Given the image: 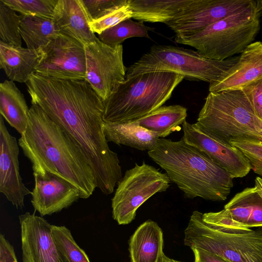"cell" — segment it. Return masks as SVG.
I'll return each mask as SVG.
<instances>
[{"mask_svg":"<svg viewBox=\"0 0 262 262\" xmlns=\"http://www.w3.org/2000/svg\"><path fill=\"white\" fill-rule=\"evenodd\" d=\"M58 0H0L23 15L53 19Z\"/></svg>","mask_w":262,"mask_h":262,"instance_id":"f546056e","label":"cell"},{"mask_svg":"<svg viewBox=\"0 0 262 262\" xmlns=\"http://www.w3.org/2000/svg\"><path fill=\"white\" fill-rule=\"evenodd\" d=\"M262 77V41H254L239 55L237 62L220 79L209 83V91L241 90Z\"/></svg>","mask_w":262,"mask_h":262,"instance_id":"e0dca14e","label":"cell"},{"mask_svg":"<svg viewBox=\"0 0 262 262\" xmlns=\"http://www.w3.org/2000/svg\"><path fill=\"white\" fill-rule=\"evenodd\" d=\"M195 210L184 230V244L215 254L228 262H262V228L228 232L213 228Z\"/></svg>","mask_w":262,"mask_h":262,"instance_id":"ba28073f","label":"cell"},{"mask_svg":"<svg viewBox=\"0 0 262 262\" xmlns=\"http://www.w3.org/2000/svg\"><path fill=\"white\" fill-rule=\"evenodd\" d=\"M238 56L224 60L202 56L196 51L171 45H154L129 67L125 79L147 73L167 72L189 80L209 83L222 77L237 61Z\"/></svg>","mask_w":262,"mask_h":262,"instance_id":"52a82bcc","label":"cell"},{"mask_svg":"<svg viewBox=\"0 0 262 262\" xmlns=\"http://www.w3.org/2000/svg\"><path fill=\"white\" fill-rule=\"evenodd\" d=\"M29 111L25 97L14 81L5 80L1 82V115L20 135L28 127Z\"/></svg>","mask_w":262,"mask_h":262,"instance_id":"603a6c76","label":"cell"},{"mask_svg":"<svg viewBox=\"0 0 262 262\" xmlns=\"http://www.w3.org/2000/svg\"><path fill=\"white\" fill-rule=\"evenodd\" d=\"M154 28L145 26L143 21H134L130 18L102 31L98 34V38L104 44L115 47L121 45L122 42L129 38H150L148 31H154Z\"/></svg>","mask_w":262,"mask_h":262,"instance_id":"4316f807","label":"cell"},{"mask_svg":"<svg viewBox=\"0 0 262 262\" xmlns=\"http://www.w3.org/2000/svg\"><path fill=\"white\" fill-rule=\"evenodd\" d=\"M18 218L23 262H67L53 237V225L28 212Z\"/></svg>","mask_w":262,"mask_h":262,"instance_id":"5bb4252c","label":"cell"},{"mask_svg":"<svg viewBox=\"0 0 262 262\" xmlns=\"http://www.w3.org/2000/svg\"><path fill=\"white\" fill-rule=\"evenodd\" d=\"M103 130L107 142L140 150L150 151L156 146L158 136L141 127L136 120L124 122H104Z\"/></svg>","mask_w":262,"mask_h":262,"instance_id":"7402d4cb","label":"cell"},{"mask_svg":"<svg viewBox=\"0 0 262 262\" xmlns=\"http://www.w3.org/2000/svg\"><path fill=\"white\" fill-rule=\"evenodd\" d=\"M0 262H18L13 247L2 233L0 234Z\"/></svg>","mask_w":262,"mask_h":262,"instance_id":"e575fe53","label":"cell"},{"mask_svg":"<svg viewBox=\"0 0 262 262\" xmlns=\"http://www.w3.org/2000/svg\"><path fill=\"white\" fill-rule=\"evenodd\" d=\"M262 13L256 8V1L244 10L220 19L197 33L174 39L176 42L196 49L202 56L224 60L241 54L254 42L260 28Z\"/></svg>","mask_w":262,"mask_h":262,"instance_id":"8992f818","label":"cell"},{"mask_svg":"<svg viewBox=\"0 0 262 262\" xmlns=\"http://www.w3.org/2000/svg\"><path fill=\"white\" fill-rule=\"evenodd\" d=\"M52 233L67 262H90L87 254L76 244L70 230L66 227L53 225Z\"/></svg>","mask_w":262,"mask_h":262,"instance_id":"f1b7e54d","label":"cell"},{"mask_svg":"<svg viewBox=\"0 0 262 262\" xmlns=\"http://www.w3.org/2000/svg\"><path fill=\"white\" fill-rule=\"evenodd\" d=\"M40 107L81 149L97 188L105 195L112 193L122 172L118 155L104 135V100L91 87L68 82L51 90Z\"/></svg>","mask_w":262,"mask_h":262,"instance_id":"6da1fadb","label":"cell"},{"mask_svg":"<svg viewBox=\"0 0 262 262\" xmlns=\"http://www.w3.org/2000/svg\"><path fill=\"white\" fill-rule=\"evenodd\" d=\"M40 59V51L0 41V67L11 81L26 83Z\"/></svg>","mask_w":262,"mask_h":262,"instance_id":"ffe728a7","label":"cell"},{"mask_svg":"<svg viewBox=\"0 0 262 262\" xmlns=\"http://www.w3.org/2000/svg\"><path fill=\"white\" fill-rule=\"evenodd\" d=\"M132 18L133 12L127 0L126 3L116 7L101 18L92 20L89 25L94 33L99 34L105 30Z\"/></svg>","mask_w":262,"mask_h":262,"instance_id":"1f68e13d","label":"cell"},{"mask_svg":"<svg viewBox=\"0 0 262 262\" xmlns=\"http://www.w3.org/2000/svg\"><path fill=\"white\" fill-rule=\"evenodd\" d=\"M193 253L194 262H228L222 257L206 250L197 248H190Z\"/></svg>","mask_w":262,"mask_h":262,"instance_id":"d590c367","label":"cell"},{"mask_svg":"<svg viewBox=\"0 0 262 262\" xmlns=\"http://www.w3.org/2000/svg\"><path fill=\"white\" fill-rule=\"evenodd\" d=\"M158 262H183L180 261H178L171 258H170L166 256L164 253H163L161 256L160 257Z\"/></svg>","mask_w":262,"mask_h":262,"instance_id":"74e56055","label":"cell"},{"mask_svg":"<svg viewBox=\"0 0 262 262\" xmlns=\"http://www.w3.org/2000/svg\"><path fill=\"white\" fill-rule=\"evenodd\" d=\"M191 0H128L133 18L138 21L162 23L173 19Z\"/></svg>","mask_w":262,"mask_h":262,"instance_id":"cb8c5ba5","label":"cell"},{"mask_svg":"<svg viewBox=\"0 0 262 262\" xmlns=\"http://www.w3.org/2000/svg\"><path fill=\"white\" fill-rule=\"evenodd\" d=\"M33 174L31 202L41 216L60 212L80 199L78 189L64 179L49 172Z\"/></svg>","mask_w":262,"mask_h":262,"instance_id":"2e32d148","label":"cell"},{"mask_svg":"<svg viewBox=\"0 0 262 262\" xmlns=\"http://www.w3.org/2000/svg\"><path fill=\"white\" fill-rule=\"evenodd\" d=\"M148 155L185 198L223 201L233 186V179L226 170L182 138L179 141L159 138Z\"/></svg>","mask_w":262,"mask_h":262,"instance_id":"3957f363","label":"cell"},{"mask_svg":"<svg viewBox=\"0 0 262 262\" xmlns=\"http://www.w3.org/2000/svg\"><path fill=\"white\" fill-rule=\"evenodd\" d=\"M253 0H191L166 25L176 34L174 39L192 36L214 23L237 13Z\"/></svg>","mask_w":262,"mask_h":262,"instance_id":"7c38bea8","label":"cell"},{"mask_svg":"<svg viewBox=\"0 0 262 262\" xmlns=\"http://www.w3.org/2000/svg\"><path fill=\"white\" fill-rule=\"evenodd\" d=\"M20 32L27 48L40 51L59 34L52 19L21 15Z\"/></svg>","mask_w":262,"mask_h":262,"instance_id":"484cf974","label":"cell"},{"mask_svg":"<svg viewBox=\"0 0 262 262\" xmlns=\"http://www.w3.org/2000/svg\"><path fill=\"white\" fill-rule=\"evenodd\" d=\"M222 211L242 227H262V198L255 186L236 193Z\"/></svg>","mask_w":262,"mask_h":262,"instance_id":"44dd1931","label":"cell"},{"mask_svg":"<svg viewBox=\"0 0 262 262\" xmlns=\"http://www.w3.org/2000/svg\"><path fill=\"white\" fill-rule=\"evenodd\" d=\"M195 123L228 142L236 138L262 142V121L242 90L209 92Z\"/></svg>","mask_w":262,"mask_h":262,"instance_id":"5b68a950","label":"cell"},{"mask_svg":"<svg viewBox=\"0 0 262 262\" xmlns=\"http://www.w3.org/2000/svg\"><path fill=\"white\" fill-rule=\"evenodd\" d=\"M166 173L143 162L127 169L117 183L112 199V217L119 225H127L135 219L138 209L157 193L170 186Z\"/></svg>","mask_w":262,"mask_h":262,"instance_id":"9c48e42d","label":"cell"},{"mask_svg":"<svg viewBox=\"0 0 262 262\" xmlns=\"http://www.w3.org/2000/svg\"><path fill=\"white\" fill-rule=\"evenodd\" d=\"M33 174L49 172L72 184L80 199L97 188L94 172L80 147L38 105L31 104L28 125L18 140Z\"/></svg>","mask_w":262,"mask_h":262,"instance_id":"7a4b0ae2","label":"cell"},{"mask_svg":"<svg viewBox=\"0 0 262 262\" xmlns=\"http://www.w3.org/2000/svg\"><path fill=\"white\" fill-rule=\"evenodd\" d=\"M256 8L258 12L262 13V0L256 1Z\"/></svg>","mask_w":262,"mask_h":262,"instance_id":"f35d334b","label":"cell"},{"mask_svg":"<svg viewBox=\"0 0 262 262\" xmlns=\"http://www.w3.org/2000/svg\"><path fill=\"white\" fill-rule=\"evenodd\" d=\"M255 186L257 188V191L262 198V178L257 177L255 179Z\"/></svg>","mask_w":262,"mask_h":262,"instance_id":"8d00e7d4","label":"cell"},{"mask_svg":"<svg viewBox=\"0 0 262 262\" xmlns=\"http://www.w3.org/2000/svg\"><path fill=\"white\" fill-rule=\"evenodd\" d=\"M52 19L59 34L72 38L84 46L98 38L90 28L91 20L82 0H58Z\"/></svg>","mask_w":262,"mask_h":262,"instance_id":"ac0fdd59","label":"cell"},{"mask_svg":"<svg viewBox=\"0 0 262 262\" xmlns=\"http://www.w3.org/2000/svg\"><path fill=\"white\" fill-rule=\"evenodd\" d=\"M85 80L104 101L116 86L125 79L127 68L123 63L122 45L111 47L98 38L85 46Z\"/></svg>","mask_w":262,"mask_h":262,"instance_id":"8fae6325","label":"cell"},{"mask_svg":"<svg viewBox=\"0 0 262 262\" xmlns=\"http://www.w3.org/2000/svg\"><path fill=\"white\" fill-rule=\"evenodd\" d=\"M241 90L248 100L255 115L262 121V77Z\"/></svg>","mask_w":262,"mask_h":262,"instance_id":"836d02e7","label":"cell"},{"mask_svg":"<svg viewBox=\"0 0 262 262\" xmlns=\"http://www.w3.org/2000/svg\"><path fill=\"white\" fill-rule=\"evenodd\" d=\"M40 52L36 73L54 79L85 80V46L80 42L59 34Z\"/></svg>","mask_w":262,"mask_h":262,"instance_id":"30bf717a","label":"cell"},{"mask_svg":"<svg viewBox=\"0 0 262 262\" xmlns=\"http://www.w3.org/2000/svg\"><path fill=\"white\" fill-rule=\"evenodd\" d=\"M15 12L0 1V41L11 46H21V15Z\"/></svg>","mask_w":262,"mask_h":262,"instance_id":"83f0119b","label":"cell"},{"mask_svg":"<svg viewBox=\"0 0 262 262\" xmlns=\"http://www.w3.org/2000/svg\"><path fill=\"white\" fill-rule=\"evenodd\" d=\"M19 144L0 116V192L17 208L24 207L25 196L32 192L23 183L19 168Z\"/></svg>","mask_w":262,"mask_h":262,"instance_id":"9a60e30c","label":"cell"},{"mask_svg":"<svg viewBox=\"0 0 262 262\" xmlns=\"http://www.w3.org/2000/svg\"><path fill=\"white\" fill-rule=\"evenodd\" d=\"M184 77L167 72L142 74L119 83L104 101L106 122L139 119L163 106Z\"/></svg>","mask_w":262,"mask_h":262,"instance_id":"277c9868","label":"cell"},{"mask_svg":"<svg viewBox=\"0 0 262 262\" xmlns=\"http://www.w3.org/2000/svg\"><path fill=\"white\" fill-rule=\"evenodd\" d=\"M127 1L82 0L91 21L101 18Z\"/></svg>","mask_w":262,"mask_h":262,"instance_id":"d6a6232c","label":"cell"},{"mask_svg":"<svg viewBox=\"0 0 262 262\" xmlns=\"http://www.w3.org/2000/svg\"><path fill=\"white\" fill-rule=\"evenodd\" d=\"M187 110L178 104L162 106L136 120L142 127L165 138L172 133L180 130L186 121Z\"/></svg>","mask_w":262,"mask_h":262,"instance_id":"d4e9b609","label":"cell"},{"mask_svg":"<svg viewBox=\"0 0 262 262\" xmlns=\"http://www.w3.org/2000/svg\"><path fill=\"white\" fill-rule=\"evenodd\" d=\"M128 243L130 262H158L164 253L162 230L151 220L137 228Z\"/></svg>","mask_w":262,"mask_h":262,"instance_id":"d6986e66","label":"cell"},{"mask_svg":"<svg viewBox=\"0 0 262 262\" xmlns=\"http://www.w3.org/2000/svg\"><path fill=\"white\" fill-rule=\"evenodd\" d=\"M229 143L246 157L251 169L262 177V142L249 139L236 138L231 139Z\"/></svg>","mask_w":262,"mask_h":262,"instance_id":"4dcf8cb0","label":"cell"},{"mask_svg":"<svg viewBox=\"0 0 262 262\" xmlns=\"http://www.w3.org/2000/svg\"><path fill=\"white\" fill-rule=\"evenodd\" d=\"M184 141L208 156L233 178H243L251 170V165L237 148L217 137L208 134L195 123L185 121L182 125Z\"/></svg>","mask_w":262,"mask_h":262,"instance_id":"4fadbf2b","label":"cell"}]
</instances>
